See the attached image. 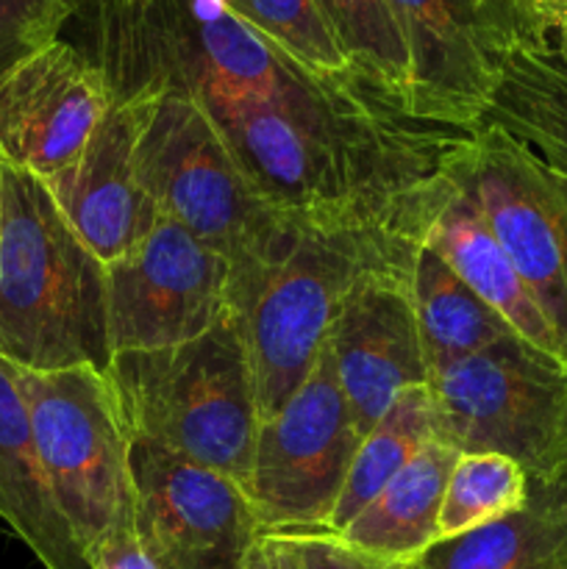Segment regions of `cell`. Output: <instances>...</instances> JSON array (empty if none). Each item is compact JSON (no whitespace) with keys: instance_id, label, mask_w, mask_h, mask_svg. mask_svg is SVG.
Wrapping results in <instances>:
<instances>
[{"instance_id":"603a6c76","label":"cell","mask_w":567,"mask_h":569,"mask_svg":"<svg viewBox=\"0 0 567 569\" xmlns=\"http://www.w3.org/2000/svg\"><path fill=\"white\" fill-rule=\"evenodd\" d=\"M356 81L411 120V64L387 0H315ZM415 122V120H411Z\"/></svg>"},{"instance_id":"5b68a950","label":"cell","mask_w":567,"mask_h":569,"mask_svg":"<svg viewBox=\"0 0 567 569\" xmlns=\"http://www.w3.org/2000/svg\"><path fill=\"white\" fill-rule=\"evenodd\" d=\"M106 381L131 442H148L250 487L259 403L237 315L165 350L111 356Z\"/></svg>"},{"instance_id":"f546056e","label":"cell","mask_w":567,"mask_h":569,"mask_svg":"<svg viewBox=\"0 0 567 569\" xmlns=\"http://www.w3.org/2000/svg\"><path fill=\"white\" fill-rule=\"evenodd\" d=\"M242 569H300V565L284 533H261Z\"/></svg>"},{"instance_id":"ba28073f","label":"cell","mask_w":567,"mask_h":569,"mask_svg":"<svg viewBox=\"0 0 567 569\" xmlns=\"http://www.w3.org/2000/svg\"><path fill=\"white\" fill-rule=\"evenodd\" d=\"M17 370L39 461L56 506L92 561L115 528L133 522L131 437L106 372Z\"/></svg>"},{"instance_id":"277c9868","label":"cell","mask_w":567,"mask_h":569,"mask_svg":"<svg viewBox=\"0 0 567 569\" xmlns=\"http://www.w3.org/2000/svg\"><path fill=\"white\" fill-rule=\"evenodd\" d=\"M0 356L53 372L111 361L106 264L72 231L42 178L3 161Z\"/></svg>"},{"instance_id":"83f0119b","label":"cell","mask_w":567,"mask_h":569,"mask_svg":"<svg viewBox=\"0 0 567 569\" xmlns=\"http://www.w3.org/2000/svg\"><path fill=\"white\" fill-rule=\"evenodd\" d=\"M284 533L298 556L300 569H409V565L376 559L365 550L345 542L331 528H298V531H270Z\"/></svg>"},{"instance_id":"4fadbf2b","label":"cell","mask_w":567,"mask_h":569,"mask_svg":"<svg viewBox=\"0 0 567 569\" xmlns=\"http://www.w3.org/2000/svg\"><path fill=\"white\" fill-rule=\"evenodd\" d=\"M133 531L159 569H242L261 539L250 495L211 467L131 442Z\"/></svg>"},{"instance_id":"e0dca14e","label":"cell","mask_w":567,"mask_h":569,"mask_svg":"<svg viewBox=\"0 0 567 569\" xmlns=\"http://www.w3.org/2000/svg\"><path fill=\"white\" fill-rule=\"evenodd\" d=\"M422 242L489 306L498 311L511 331L528 345L539 348L554 359L567 361L559 337L550 322L539 311L537 300L523 283L520 272L515 270L511 259L500 242L495 239L493 228L481 217L478 206L456 187L450 178L442 176L437 203L428 217Z\"/></svg>"},{"instance_id":"8fae6325","label":"cell","mask_w":567,"mask_h":569,"mask_svg":"<svg viewBox=\"0 0 567 569\" xmlns=\"http://www.w3.org/2000/svg\"><path fill=\"white\" fill-rule=\"evenodd\" d=\"M411 64V120L472 131L517 37L548 31L515 0H387Z\"/></svg>"},{"instance_id":"9c48e42d","label":"cell","mask_w":567,"mask_h":569,"mask_svg":"<svg viewBox=\"0 0 567 569\" xmlns=\"http://www.w3.org/2000/svg\"><path fill=\"white\" fill-rule=\"evenodd\" d=\"M439 172L478 206L567 356V178L495 126L465 133Z\"/></svg>"},{"instance_id":"ac0fdd59","label":"cell","mask_w":567,"mask_h":569,"mask_svg":"<svg viewBox=\"0 0 567 569\" xmlns=\"http://www.w3.org/2000/svg\"><path fill=\"white\" fill-rule=\"evenodd\" d=\"M495 126L528 156L567 178V48L550 31H528L500 59L481 122Z\"/></svg>"},{"instance_id":"30bf717a","label":"cell","mask_w":567,"mask_h":569,"mask_svg":"<svg viewBox=\"0 0 567 569\" xmlns=\"http://www.w3.org/2000/svg\"><path fill=\"white\" fill-rule=\"evenodd\" d=\"M359 442L331 353L322 348L298 392L259 426L248 495L261 531L328 528Z\"/></svg>"},{"instance_id":"6da1fadb","label":"cell","mask_w":567,"mask_h":569,"mask_svg":"<svg viewBox=\"0 0 567 569\" xmlns=\"http://www.w3.org/2000/svg\"><path fill=\"white\" fill-rule=\"evenodd\" d=\"M198 103L217 122L250 187L292 226L398 214L420 198L465 137L389 114H300L259 98Z\"/></svg>"},{"instance_id":"7c38bea8","label":"cell","mask_w":567,"mask_h":569,"mask_svg":"<svg viewBox=\"0 0 567 569\" xmlns=\"http://www.w3.org/2000/svg\"><path fill=\"white\" fill-rule=\"evenodd\" d=\"M228 311V259L165 214L126 256L106 264L111 356L192 342Z\"/></svg>"},{"instance_id":"52a82bcc","label":"cell","mask_w":567,"mask_h":569,"mask_svg":"<svg viewBox=\"0 0 567 569\" xmlns=\"http://www.w3.org/2000/svg\"><path fill=\"white\" fill-rule=\"evenodd\" d=\"M434 437L456 453H498L531 483L567 461V361L517 333L428 376Z\"/></svg>"},{"instance_id":"2e32d148","label":"cell","mask_w":567,"mask_h":569,"mask_svg":"<svg viewBox=\"0 0 567 569\" xmlns=\"http://www.w3.org/2000/svg\"><path fill=\"white\" fill-rule=\"evenodd\" d=\"M156 94L111 98L78 159L42 181L72 231L103 264L126 256L159 220L137 178V148Z\"/></svg>"},{"instance_id":"836d02e7","label":"cell","mask_w":567,"mask_h":569,"mask_svg":"<svg viewBox=\"0 0 567 569\" xmlns=\"http://www.w3.org/2000/svg\"><path fill=\"white\" fill-rule=\"evenodd\" d=\"M0 194H3V161H0Z\"/></svg>"},{"instance_id":"44dd1931","label":"cell","mask_w":567,"mask_h":569,"mask_svg":"<svg viewBox=\"0 0 567 569\" xmlns=\"http://www.w3.org/2000/svg\"><path fill=\"white\" fill-rule=\"evenodd\" d=\"M411 300L428 376L515 333L426 242L415 256Z\"/></svg>"},{"instance_id":"d6a6232c","label":"cell","mask_w":567,"mask_h":569,"mask_svg":"<svg viewBox=\"0 0 567 569\" xmlns=\"http://www.w3.org/2000/svg\"><path fill=\"white\" fill-rule=\"evenodd\" d=\"M550 37H554V39H556V42H559V44H561V48H567V20H565V22H561V26H559V28H556V31H550Z\"/></svg>"},{"instance_id":"d4e9b609","label":"cell","mask_w":567,"mask_h":569,"mask_svg":"<svg viewBox=\"0 0 567 569\" xmlns=\"http://www.w3.org/2000/svg\"><path fill=\"white\" fill-rule=\"evenodd\" d=\"M531 498L528 472L498 453H459L439 509V542L515 515Z\"/></svg>"},{"instance_id":"3957f363","label":"cell","mask_w":567,"mask_h":569,"mask_svg":"<svg viewBox=\"0 0 567 569\" xmlns=\"http://www.w3.org/2000/svg\"><path fill=\"white\" fill-rule=\"evenodd\" d=\"M439 187L442 172L415 203L381 220L295 226L284 259L237 317L261 420L276 415L309 378L350 292L372 272L415 264Z\"/></svg>"},{"instance_id":"4dcf8cb0","label":"cell","mask_w":567,"mask_h":569,"mask_svg":"<svg viewBox=\"0 0 567 569\" xmlns=\"http://www.w3.org/2000/svg\"><path fill=\"white\" fill-rule=\"evenodd\" d=\"M531 17H537L548 31H556L567 20V0H515Z\"/></svg>"},{"instance_id":"7402d4cb","label":"cell","mask_w":567,"mask_h":569,"mask_svg":"<svg viewBox=\"0 0 567 569\" xmlns=\"http://www.w3.org/2000/svg\"><path fill=\"white\" fill-rule=\"evenodd\" d=\"M409 569H567V511L531 489L520 511L442 539Z\"/></svg>"},{"instance_id":"9a60e30c","label":"cell","mask_w":567,"mask_h":569,"mask_svg":"<svg viewBox=\"0 0 567 569\" xmlns=\"http://www.w3.org/2000/svg\"><path fill=\"white\" fill-rule=\"evenodd\" d=\"M411 276L415 264L367 276L328 331L326 348L361 439L404 389L428 383Z\"/></svg>"},{"instance_id":"5bb4252c","label":"cell","mask_w":567,"mask_h":569,"mask_svg":"<svg viewBox=\"0 0 567 569\" xmlns=\"http://www.w3.org/2000/svg\"><path fill=\"white\" fill-rule=\"evenodd\" d=\"M109 106L103 72L56 39L0 76V161L48 181L78 159Z\"/></svg>"},{"instance_id":"ffe728a7","label":"cell","mask_w":567,"mask_h":569,"mask_svg":"<svg viewBox=\"0 0 567 569\" xmlns=\"http://www.w3.org/2000/svg\"><path fill=\"white\" fill-rule=\"evenodd\" d=\"M456 459L454 448L437 439L428 442L339 537L392 565L417 561L439 542V509Z\"/></svg>"},{"instance_id":"4316f807","label":"cell","mask_w":567,"mask_h":569,"mask_svg":"<svg viewBox=\"0 0 567 569\" xmlns=\"http://www.w3.org/2000/svg\"><path fill=\"white\" fill-rule=\"evenodd\" d=\"M87 0H0V76L64 37Z\"/></svg>"},{"instance_id":"7a4b0ae2","label":"cell","mask_w":567,"mask_h":569,"mask_svg":"<svg viewBox=\"0 0 567 569\" xmlns=\"http://www.w3.org/2000/svg\"><path fill=\"white\" fill-rule=\"evenodd\" d=\"M70 26L81 33L70 42L103 72L111 98H259L300 114L400 117L356 81L295 64L222 0H87Z\"/></svg>"},{"instance_id":"1f68e13d","label":"cell","mask_w":567,"mask_h":569,"mask_svg":"<svg viewBox=\"0 0 567 569\" xmlns=\"http://www.w3.org/2000/svg\"><path fill=\"white\" fill-rule=\"evenodd\" d=\"M531 489L537 495H543L548 503H554L556 509L567 511V461L561 465V470L556 472L548 483H531Z\"/></svg>"},{"instance_id":"cb8c5ba5","label":"cell","mask_w":567,"mask_h":569,"mask_svg":"<svg viewBox=\"0 0 567 569\" xmlns=\"http://www.w3.org/2000/svg\"><path fill=\"white\" fill-rule=\"evenodd\" d=\"M434 439L437 437H434V409L428 387L404 389L387 415L359 442L328 528L337 533L342 531Z\"/></svg>"},{"instance_id":"f1b7e54d","label":"cell","mask_w":567,"mask_h":569,"mask_svg":"<svg viewBox=\"0 0 567 569\" xmlns=\"http://www.w3.org/2000/svg\"><path fill=\"white\" fill-rule=\"evenodd\" d=\"M89 569H159V565L142 548L137 531H133V522H126V526L115 528L94 550Z\"/></svg>"},{"instance_id":"484cf974","label":"cell","mask_w":567,"mask_h":569,"mask_svg":"<svg viewBox=\"0 0 567 569\" xmlns=\"http://www.w3.org/2000/svg\"><path fill=\"white\" fill-rule=\"evenodd\" d=\"M222 6L304 70L356 81L315 0H222Z\"/></svg>"},{"instance_id":"8992f818","label":"cell","mask_w":567,"mask_h":569,"mask_svg":"<svg viewBox=\"0 0 567 569\" xmlns=\"http://www.w3.org/2000/svg\"><path fill=\"white\" fill-rule=\"evenodd\" d=\"M137 178L156 211L231 264V311L253 300L284 259L295 226L259 198L209 111L183 94H156L137 148Z\"/></svg>"},{"instance_id":"d6986e66","label":"cell","mask_w":567,"mask_h":569,"mask_svg":"<svg viewBox=\"0 0 567 569\" xmlns=\"http://www.w3.org/2000/svg\"><path fill=\"white\" fill-rule=\"evenodd\" d=\"M0 522L44 569H89L39 461L17 370L0 356Z\"/></svg>"}]
</instances>
